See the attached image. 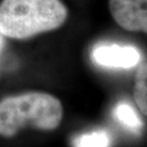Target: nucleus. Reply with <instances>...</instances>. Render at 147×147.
Returning <instances> with one entry per match:
<instances>
[{"mask_svg": "<svg viewBox=\"0 0 147 147\" xmlns=\"http://www.w3.org/2000/svg\"><path fill=\"white\" fill-rule=\"evenodd\" d=\"M142 54L136 47L102 43L92 49V59L98 65L108 68L127 69L140 62Z\"/></svg>", "mask_w": 147, "mask_h": 147, "instance_id": "3", "label": "nucleus"}, {"mask_svg": "<svg viewBox=\"0 0 147 147\" xmlns=\"http://www.w3.org/2000/svg\"><path fill=\"white\" fill-rule=\"evenodd\" d=\"M134 98L140 111L147 116V63L140 65L137 71Z\"/></svg>", "mask_w": 147, "mask_h": 147, "instance_id": "6", "label": "nucleus"}, {"mask_svg": "<svg viewBox=\"0 0 147 147\" xmlns=\"http://www.w3.org/2000/svg\"><path fill=\"white\" fill-rule=\"evenodd\" d=\"M74 147H110L111 136L105 130H96L76 137Z\"/></svg>", "mask_w": 147, "mask_h": 147, "instance_id": "7", "label": "nucleus"}, {"mask_svg": "<svg viewBox=\"0 0 147 147\" xmlns=\"http://www.w3.org/2000/svg\"><path fill=\"white\" fill-rule=\"evenodd\" d=\"M3 36L1 33H0V53H1L2 49H3V47H4V38H3Z\"/></svg>", "mask_w": 147, "mask_h": 147, "instance_id": "8", "label": "nucleus"}, {"mask_svg": "<svg viewBox=\"0 0 147 147\" xmlns=\"http://www.w3.org/2000/svg\"><path fill=\"white\" fill-rule=\"evenodd\" d=\"M109 9L122 29L147 33V0H109Z\"/></svg>", "mask_w": 147, "mask_h": 147, "instance_id": "4", "label": "nucleus"}, {"mask_svg": "<svg viewBox=\"0 0 147 147\" xmlns=\"http://www.w3.org/2000/svg\"><path fill=\"white\" fill-rule=\"evenodd\" d=\"M114 115L118 121L131 131L137 132L142 126V121L139 116L137 114L133 106L127 102H121L118 104L115 107Z\"/></svg>", "mask_w": 147, "mask_h": 147, "instance_id": "5", "label": "nucleus"}, {"mask_svg": "<svg viewBox=\"0 0 147 147\" xmlns=\"http://www.w3.org/2000/svg\"><path fill=\"white\" fill-rule=\"evenodd\" d=\"M67 15L60 0H3L0 33L12 39H27L57 29Z\"/></svg>", "mask_w": 147, "mask_h": 147, "instance_id": "1", "label": "nucleus"}, {"mask_svg": "<svg viewBox=\"0 0 147 147\" xmlns=\"http://www.w3.org/2000/svg\"><path fill=\"white\" fill-rule=\"evenodd\" d=\"M61 118L60 102L50 94L32 92L9 97L0 102V135L12 137L27 124L55 129Z\"/></svg>", "mask_w": 147, "mask_h": 147, "instance_id": "2", "label": "nucleus"}]
</instances>
